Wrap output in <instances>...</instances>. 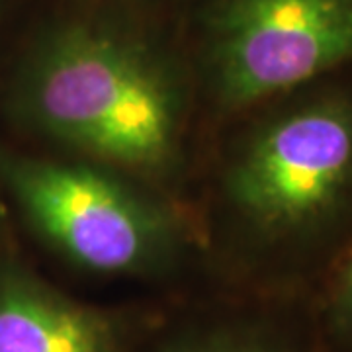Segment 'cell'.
<instances>
[{
	"label": "cell",
	"mask_w": 352,
	"mask_h": 352,
	"mask_svg": "<svg viewBox=\"0 0 352 352\" xmlns=\"http://www.w3.org/2000/svg\"><path fill=\"white\" fill-rule=\"evenodd\" d=\"M219 102L249 110L352 65V0H219L212 20Z\"/></svg>",
	"instance_id": "4"
},
{
	"label": "cell",
	"mask_w": 352,
	"mask_h": 352,
	"mask_svg": "<svg viewBox=\"0 0 352 352\" xmlns=\"http://www.w3.org/2000/svg\"><path fill=\"white\" fill-rule=\"evenodd\" d=\"M227 170V200L276 274L309 300L352 243V65L264 102Z\"/></svg>",
	"instance_id": "1"
},
{
	"label": "cell",
	"mask_w": 352,
	"mask_h": 352,
	"mask_svg": "<svg viewBox=\"0 0 352 352\" xmlns=\"http://www.w3.org/2000/svg\"><path fill=\"white\" fill-rule=\"evenodd\" d=\"M151 352H335L309 300H280L276 311L178 331Z\"/></svg>",
	"instance_id": "6"
},
{
	"label": "cell",
	"mask_w": 352,
	"mask_h": 352,
	"mask_svg": "<svg viewBox=\"0 0 352 352\" xmlns=\"http://www.w3.org/2000/svg\"><path fill=\"white\" fill-rule=\"evenodd\" d=\"M314 315L335 352H352V243L315 294Z\"/></svg>",
	"instance_id": "7"
},
{
	"label": "cell",
	"mask_w": 352,
	"mask_h": 352,
	"mask_svg": "<svg viewBox=\"0 0 352 352\" xmlns=\"http://www.w3.org/2000/svg\"><path fill=\"white\" fill-rule=\"evenodd\" d=\"M12 108L50 139L139 175H163L180 153L184 100L173 67L112 25L41 34L16 75Z\"/></svg>",
	"instance_id": "2"
},
{
	"label": "cell",
	"mask_w": 352,
	"mask_h": 352,
	"mask_svg": "<svg viewBox=\"0 0 352 352\" xmlns=\"http://www.w3.org/2000/svg\"><path fill=\"white\" fill-rule=\"evenodd\" d=\"M0 178L39 235L88 270L147 272L176 243L166 210L96 166L0 153Z\"/></svg>",
	"instance_id": "3"
},
{
	"label": "cell",
	"mask_w": 352,
	"mask_h": 352,
	"mask_svg": "<svg viewBox=\"0 0 352 352\" xmlns=\"http://www.w3.org/2000/svg\"><path fill=\"white\" fill-rule=\"evenodd\" d=\"M116 315L80 303L22 266L0 268V352H124Z\"/></svg>",
	"instance_id": "5"
}]
</instances>
